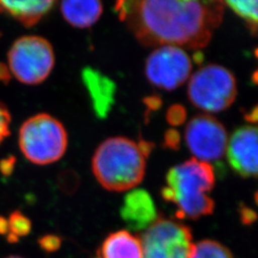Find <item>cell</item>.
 Listing matches in <instances>:
<instances>
[{
	"instance_id": "cell-1",
	"label": "cell",
	"mask_w": 258,
	"mask_h": 258,
	"mask_svg": "<svg viewBox=\"0 0 258 258\" xmlns=\"http://www.w3.org/2000/svg\"><path fill=\"white\" fill-rule=\"evenodd\" d=\"M224 1H119L120 19L145 46L200 49L209 44L222 22Z\"/></svg>"
},
{
	"instance_id": "cell-2",
	"label": "cell",
	"mask_w": 258,
	"mask_h": 258,
	"mask_svg": "<svg viewBox=\"0 0 258 258\" xmlns=\"http://www.w3.org/2000/svg\"><path fill=\"white\" fill-rule=\"evenodd\" d=\"M166 182L161 195L166 202L176 205L177 218L197 220L214 212L215 203L209 195L215 184L211 164L192 158L171 167Z\"/></svg>"
},
{
	"instance_id": "cell-3",
	"label": "cell",
	"mask_w": 258,
	"mask_h": 258,
	"mask_svg": "<svg viewBox=\"0 0 258 258\" xmlns=\"http://www.w3.org/2000/svg\"><path fill=\"white\" fill-rule=\"evenodd\" d=\"M146 157L141 143L124 137L106 139L93 156V173L109 191L132 190L144 180Z\"/></svg>"
},
{
	"instance_id": "cell-4",
	"label": "cell",
	"mask_w": 258,
	"mask_h": 258,
	"mask_svg": "<svg viewBox=\"0 0 258 258\" xmlns=\"http://www.w3.org/2000/svg\"><path fill=\"white\" fill-rule=\"evenodd\" d=\"M19 148L30 162L36 165H49L64 155L68 136L59 120L48 114H37L21 125Z\"/></svg>"
},
{
	"instance_id": "cell-5",
	"label": "cell",
	"mask_w": 258,
	"mask_h": 258,
	"mask_svg": "<svg viewBox=\"0 0 258 258\" xmlns=\"http://www.w3.org/2000/svg\"><path fill=\"white\" fill-rule=\"evenodd\" d=\"M237 83L230 70L218 64H208L190 76L187 96L195 107L209 113L221 112L235 101Z\"/></svg>"
},
{
	"instance_id": "cell-6",
	"label": "cell",
	"mask_w": 258,
	"mask_h": 258,
	"mask_svg": "<svg viewBox=\"0 0 258 258\" xmlns=\"http://www.w3.org/2000/svg\"><path fill=\"white\" fill-rule=\"evenodd\" d=\"M11 75L19 82L35 85L44 82L55 65L50 42L41 37L26 36L14 42L8 53Z\"/></svg>"
},
{
	"instance_id": "cell-7",
	"label": "cell",
	"mask_w": 258,
	"mask_h": 258,
	"mask_svg": "<svg viewBox=\"0 0 258 258\" xmlns=\"http://www.w3.org/2000/svg\"><path fill=\"white\" fill-rule=\"evenodd\" d=\"M143 258H190L191 229L181 222L159 217L141 238Z\"/></svg>"
},
{
	"instance_id": "cell-8",
	"label": "cell",
	"mask_w": 258,
	"mask_h": 258,
	"mask_svg": "<svg viewBox=\"0 0 258 258\" xmlns=\"http://www.w3.org/2000/svg\"><path fill=\"white\" fill-rule=\"evenodd\" d=\"M192 61L184 49L160 46L148 55L145 73L148 82L166 91L175 90L191 76Z\"/></svg>"
},
{
	"instance_id": "cell-9",
	"label": "cell",
	"mask_w": 258,
	"mask_h": 258,
	"mask_svg": "<svg viewBox=\"0 0 258 258\" xmlns=\"http://www.w3.org/2000/svg\"><path fill=\"white\" fill-rule=\"evenodd\" d=\"M184 140L194 159L211 164L223 158L229 137L219 120L211 115H198L188 121Z\"/></svg>"
},
{
	"instance_id": "cell-10",
	"label": "cell",
	"mask_w": 258,
	"mask_h": 258,
	"mask_svg": "<svg viewBox=\"0 0 258 258\" xmlns=\"http://www.w3.org/2000/svg\"><path fill=\"white\" fill-rule=\"evenodd\" d=\"M231 168L246 178H258V126L245 125L234 131L227 146Z\"/></svg>"
},
{
	"instance_id": "cell-11",
	"label": "cell",
	"mask_w": 258,
	"mask_h": 258,
	"mask_svg": "<svg viewBox=\"0 0 258 258\" xmlns=\"http://www.w3.org/2000/svg\"><path fill=\"white\" fill-rule=\"evenodd\" d=\"M121 219L131 231H144L159 218L152 197L145 189L134 188L125 195L120 209Z\"/></svg>"
},
{
	"instance_id": "cell-12",
	"label": "cell",
	"mask_w": 258,
	"mask_h": 258,
	"mask_svg": "<svg viewBox=\"0 0 258 258\" xmlns=\"http://www.w3.org/2000/svg\"><path fill=\"white\" fill-rule=\"evenodd\" d=\"M82 78L91 99L95 114L101 119L106 118L115 102V83L110 78L91 67L83 69Z\"/></svg>"
},
{
	"instance_id": "cell-13",
	"label": "cell",
	"mask_w": 258,
	"mask_h": 258,
	"mask_svg": "<svg viewBox=\"0 0 258 258\" xmlns=\"http://www.w3.org/2000/svg\"><path fill=\"white\" fill-rule=\"evenodd\" d=\"M55 1H0V13L9 15L26 27H31L47 15Z\"/></svg>"
},
{
	"instance_id": "cell-14",
	"label": "cell",
	"mask_w": 258,
	"mask_h": 258,
	"mask_svg": "<svg viewBox=\"0 0 258 258\" xmlns=\"http://www.w3.org/2000/svg\"><path fill=\"white\" fill-rule=\"evenodd\" d=\"M98 251L102 258H143L141 238L127 231L110 233Z\"/></svg>"
},
{
	"instance_id": "cell-15",
	"label": "cell",
	"mask_w": 258,
	"mask_h": 258,
	"mask_svg": "<svg viewBox=\"0 0 258 258\" xmlns=\"http://www.w3.org/2000/svg\"><path fill=\"white\" fill-rule=\"evenodd\" d=\"M100 1L71 0L60 4V12L65 20L76 28H88L95 24L102 14Z\"/></svg>"
},
{
	"instance_id": "cell-16",
	"label": "cell",
	"mask_w": 258,
	"mask_h": 258,
	"mask_svg": "<svg viewBox=\"0 0 258 258\" xmlns=\"http://www.w3.org/2000/svg\"><path fill=\"white\" fill-rule=\"evenodd\" d=\"M224 5L243 19L250 31L258 33V0H231L225 1Z\"/></svg>"
},
{
	"instance_id": "cell-17",
	"label": "cell",
	"mask_w": 258,
	"mask_h": 258,
	"mask_svg": "<svg viewBox=\"0 0 258 258\" xmlns=\"http://www.w3.org/2000/svg\"><path fill=\"white\" fill-rule=\"evenodd\" d=\"M190 258H233V255L220 242L204 239L194 244Z\"/></svg>"
},
{
	"instance_id": "cell-18",
	"label": "cell",
	"mask_w": 258,
	"mask_h": 258,
	"mask_svg": "<svg viewBox=\"0 0 258 258\" xmlns=\"http://www.w3.org/2000/svg\"><path fill=\"white\" fill-rule=\"evenodd\" d=\"M9 233L19 239L20 237H25L32 231L31 220L19 211L13 212L8 218Z\"/></svg>"
},
{
	"instance_id": "cell-19",
	"label": "cell",
	"mask_w": 258,
	"mask_h": 258,
	"mask_svg": "<svg viewBox=\"0 0 258 258\" xmlns=\"http://www.w3.org/2000/svg\"><path fill=\"white\" fill-rule=\"evenodd\" d=\"M40 249L43 251L52 253L60 249L62 245V239L60 236L55 234H46L41 236L37 241Z\"/></svg>"
},
{
	"instance_id": "cell-20",
	"label": "cell",
	"mask_w": 258,
	"mask_h": 258,
	"mask_svg": "<svg viewBox=\"0 0 258 258\" xmlns=\"http://www.w3.org/2000/svg\"><path fill=\"white\" fill-rule=\"evenodd\" d=\"M11 116L5 105L0 102V145L9 136Z\"/></svg>"
},
{
	"instance_id": "cell-21",
	"label": "cell",
	"mask_w": 258,
	"mask_h": 258,
	"mask_svg": "<svg viewBox=\"0 0 258 258\" xmlns=\"http://www.w3.org/2000/svg\"><path fill=\"white\" fill-rule=\"evenodd\" d=\"M167 119L172 124L182 123L185 119V112L181 106H173L167 113Z\"/></svg>"
},
{
	"instance_id": "cell-22",
	"label": "cell",
	"mask_w": 258,
	"mask_h": 258,
	"mask_svg": "<svg viewBox=\"0 0 258 258\" xmlns=\"http://www.w3.org/2000/svg\"><path fill=\"white\" fill-rule=\"evenodd\" d=\"M240 219L243 225L250 226L257 220V213L247 207L240 209Z\"/></svg>"
},
{
	"instance_id": "cell-23",
	"label": "cell",
	"mask_w": 258,
	"mask_h": 258,
	"mask_svg": "<svg viewBox=\"0 0 258 258\" xmlns=\"http://www.w3.org/2000/svg\"><path fill=\"white\" fill-rule=\"evenodd\" d=\"M14 164H15V159H13V158L3 160L0 163V171L4 175H9L14 168Z\"/></svg>"
},
{
	"instance_id": "cell-24",
	"label": "cell",
	"mask_w": 258,
	"mask_h": 258,
	"mask_svg": "<svg viewBox=\"0 0 258 258\" xmlns=\"http://www.w3.org/2000/svg\"><path fill=\"white\" fill-rule=\"evenodd\" d=\"M11 77H12V75H11L8 66L0 62V83H9Z\"/></svg>"
},
{
	"instance_id": "cell-25",
	"label": "cell",
	"mask_w": 258,
	"mask_h": 258,
	"mask_svg": "<svg viewBox=\"0 0 258 258\" xmlns=\"http://www.w3.org/2000/svg\"><path fill=\"white\" fill-rule=\"evenodd\" d=\"M9 233V224L8 219L3 216H0V235Z\"/></svg>"
},
{
	"instance_id": "cell-26",
	"label": "cell",
	"mask_w": 258,
	"mask_h": 258,
	"mask_svg": "<svg viewBox=\"0 0 258 258\" xmlns=\"http://www.w3.org/2000/svg\"><path fill=\"white\" fill-rule=\"evenodd\" d=\"M249 120L258 122V106L251 111V113L249 115Z\"/></svg>"
},
{
	"instance_id": "cell-27",
	"label": "cell",
	"mask_w": 258,
	"mask_h": 258,
	"mask_svg": "<svg viewBox=\"0 0 258 258\" xmlns=\"http://www.w3.org/2000/svg\"><path fill=\"white\" fill-rule=\"evenodd\" d=\"M6 258H23L21 257V256H18V255H11V256H8V257Z\"/></svg>"
},
{
	"instance_id": "cell-28",
	"label": "cell",
	"mask_w": 258,
	"mask_h": 258,
	"mask_svg": "<svg viewBox=\"0 0 258 258\" xmlns=\"http://www.w3.org/2000/svg\"><path fill=\"white\" fill-rule=\"evenodd\" d=\"M95 258H102L101 257V255H100V253H99V251L97 252V256H96Z\"/></svg>"
},
{
	"instance_id": "cell-29",
	"label": "cell",
	"mask_w": 258,
	"mask_h": 258,
	"mask_svg": "<svg viewBox=\"0 0 258 258\" xmlns=\"http://www.w3.org/2000/svg\"><path fill=\"white\" fill-rule=\"evenodd\" d=\"M255 202L258 204V194L256 195V197H255Z\"/></svg>"
}]
</instances>
